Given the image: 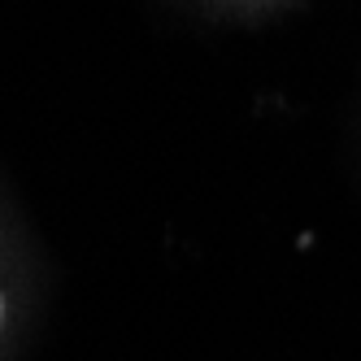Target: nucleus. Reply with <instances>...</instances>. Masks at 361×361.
I'll use <instances>...</instances> for the list:
<instances>
[{
  "label": "nucleus",
  "mask_w": 361,
  "mask_h": 361,
  "mask_svg": "<svg viewBox=\"0 0 361 361\" xmlns=\"http://www.w3.org/2000/svg\"><path fill=\"white\" fill-rule=\"evenodd\" d=\"M0 322H5V296H0Z\"/></svg>",
  "instance_id": "nucleus-1"
}]
</instances>
